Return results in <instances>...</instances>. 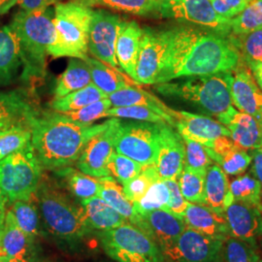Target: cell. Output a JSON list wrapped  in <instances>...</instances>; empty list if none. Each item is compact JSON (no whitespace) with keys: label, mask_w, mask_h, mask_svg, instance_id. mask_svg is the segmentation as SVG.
<instances>
[{"label":"cell","mask_w":262,"mask_h":262,"mask_svg":"<svg viewBox=\"0 0 262 262\" xmlns=\"http://www.w3.org/2000/svg\"><path fill=\"white\" fill-rule=\"evenodd\" d=\"M261 237H262V235H261Z\"/></svg>","instance_id":"60"},{"label":"cell","mask_w":262,"mask_h":262,"mask_svg":"<svg viewBox=\"0 0 262 262\" xmlns=\"http://www.w3.org/2000/svg\"><path fill=\"white\" fill-rule=\"evenodd\" d=\"M118 121L119 119L117 118L110 119L107 128L86 143L76 161V166L80 171L95 178L111 176L108 164L116 151L114 137Z\"/></svg>","instance_id":"14"},{"label":"cell","mask_w":262,"mask_h":262,"mask_svg":"<svg viewBox=\"0 0 262 262\" xmlns=\"http://www.w3.org/2000/svg\"><path fill=\"white\" fill-rule=\"evenodd\" d=\"M159 179L155 164L144 166L135 178L122 186L123 192L132 203H136L147 192L149 187Z\"/></svg>","instance_id":"44"},{"label":"cell","mask_w":262,"mask_h":262,"mask_svg":"<svg viewBox=\"0 0 262 262\" xmlns=\"http://www.w3.org/2000/svg\"><path fill=\"white\" fill-rule=\"evenodd\" d=\"M225 241L186 227L175 245L163 253L165 262H219Z\"/></svg>","instance_id":"13"},{"label":"cell","mask_w":262,"mask_h":262,"mask_svg":"<svg viewBox=\"0 0 262 262\" xmlns=\"http://www.w3.org/2000/svg\"><path fill=\"white\" fill-rule=\"evenodd\" d=\"M36 197L45 225L56 238L67 243H75L93 230L84 208L76 205L56 187L41 181Z\"/></svg>","instance_id":"4"},{"label":"cell","mask_w":262,"mask_h":262,"mask_svg":"<svg viewBox=\"0 0 262 262\" xmlns=\"http://www.w3.org/2000/svg\"><path fill=\"white\" fill-rule=\"evenodd\" d=\"M37 108L23 91L0 92V133L11 128L30 123Z\"/></svg>","instance_id":"21"},{"label":"cell","mask_w":262,"mask_h":262,"mask_svg":"<svg viewBox=\"0 0 262 262\" xmlns=\"http://www.w3.org/2000/svg\"><path fill=\"white\" fill-rule=\"evenodd\" d=\"M54 15L51 7L20 10L9 25L19 39L24 81L41 80L46 75L49 49L56 39Z\"/></svg>","instance_id":"3"},{"label":"cell","mask_w":262,"mask_h":262,"mask_svg":"<svg viewBox=\"0 0 262 262\" xmlns=\"http://www.w3.org/2000/svg\"><path fill=\"white\" fill-rule=\"evenodd\" d=\"M170 191L168 210L174 215L184 219L187 209V201L183 196L177 180H164Z\"/></svg>","instance_id":"50"},{"label":"cell","mask_w":262,"mask_h":262,"mask_svg":"<svg viewBox=\"0 0 262 262\" xmlns=\"http://www.w3.org/2000/svg\"><path fill=\"white\" fill-rule=\"evenodd\" d=\"M91 8H105L135 16L159 15L162 0H73Z\"/></svg>","instance_id":"33"},{"label":"cell","mask_w":262,"mask_h":262,"mask_svg":"<svg viewBox=\"0 0 262 262\" xmlns=\"http://www.w3.org/2000/svg\"><path fill=\"white\" fill-rule=\"evenodd\" d=\"M54 10L56 39L49 49V56L86 59L94 9L70 0L57 3Z\"/></svg>","instance_id":"6"},{"label":"cell","mask_w":262,"mask_h":262,"mask_svg":"<svg viewBox=\"0 0 262 262\" xmlns=\"http://www.w3.org/2000/svg\"><path fill=\"white\" fill-rule=\"evenodd\" d=\"M64 0H19L18 4L24 11H34L56 5Z\"/></svg>","instance_id":"51"},{"label":"cell","mask_w":262,"mask_h":262,"mask_svg":"<svg viewBox=\"0 0 262 262\" xmlns=\"http://www.w3.org/2000/svg\"><path fill=\"white\" fill-rule=\"evenodd\" d=\"M241 61L229 36L190 27L171 28L167 56L157 84L232 71Z\"/></svg>","instance_id":"1"},{"label":"cell","mask_w":262,"mask_h":262,"mask_svg":"<svg viewBox=\"0 0 262 262\" xmlns=\"http://www.w3.org/2000/svg\"><path fill=\"white\" fill-rule=\"evenodd\" d=\"M170 202V191L164 180L159 179L156 181L142 196L140 200L133 203L134 209L138 215L143 216L145 214L159 210H168Z\"/></svg>","instance_id":"39"},{"label":"cell","mask_w":262,"mask_h":262,"mask_svg":"<svg viewBox=\"0 0 262 262\" xmlns=\"http://www.w3.org/2000/svg\"><path fill=\"white\" fill-rule=\"evenodd\" d=\"M105 253L118 262H165L159 245L130 223L99 232Z\"/></svg>","instance_id":"8"},{"label":"cell","mask_w":262,"mask_h":262,"mask_svg":"<svg viewBox=\"0 0 262 262\" xmlns=\"http://www.w3.org/2000/svg\"><path fill=\"white\" fill-rule=\"evenodd\" d=\"M56 172L66 180L69 190L79 200L83 201L92 197L98 196L100 190L99 179L92 177L79 169L71 167L60 169Z\"/></svg>","instance_id":"35"},{"label":"cell","mask_w":262,"mask_h":262,"mask_svg":"<svg viewBox=\"0 0 262 262\" xmlns=\"http://www.w3.org/2000/svg\"><path fill=\"white\" fill-rule=\"evenodd\" d=\"M205 175L206 172H199L184 167L177 181L183 196L187 202L205 205Z\"/></svg>","instance_id":"38"},{"label":"cell","mask_w":262,"mask_h":262,"mask_svg":"<svg viewBox=\"0 0 262 262\" xmlns=\"http://www.w3.org/2000/svg\"><path fill=\"white\" fill-rule=\"evenodd\" d=\"M215 12L225 19L239 15L253 0H210Z\"/></svg>","instance_id":"49"},{"label":"cell","mask_w":262,"mask_h":262,"mask_svg":"<svg viewBox=\"0 0 262 262\" xmlns=\"http://www.w3.org/2000/svg\"><path fill=\"white\" fill-rule=\"evenodd\" d=\"M113 107L125 106H144L161 115L166 122L175 127V120L172 117L173 109L169 108L156 95L144 91L137 85H129L114 94L108 95Z\"/></svg>","instance_id":"26"},{"label":"cell","mask_w":262,"mask_h":262,"mask_svg":"<svg viewBox=\"0 0 262 262\" xmlns=\"http://www.w3.org/2000/svg\"><path fill=\"white\" fill-rule=\"evenodd\" d=\"M252 73H253V78L256 82L257 85L259 86V89L262 91V63L258 66H254L251 69Z\"/></svg>","instance_id":"54"},{"label":"cell","mask_w":262,"mask_h":262,"mask_svg":"<svg viewBox=\"0 0 262 262\" xmlns=\"http://www.w3.org/2000/svg\"><path fill=\"white\" fill-rule=\"evenodd\" d=\"M31 142L30 123L17 125L0 133V160L16 150H20Z\"/></svg>","instance_id":"43"},{"label":"cell","mask_w":262,"mask_h":262,"mask_svg":"<svg viewBox=\"0 0 262 262\" xmlns=\"http://www.w3.org/2000/svg\"><path fill=\"white\" fill-rule=\"evenodd\" d=\"M204 193L205 205L222 215L225 214V208L233 201L229 192L227 175L215 162L207 169Z\"/></svg>","instance_id":"29"},{"label":"cell","mask_w":262,"mask_h":262,"mask_svg":"<svg viewBox=\"0 0 262 262\" xmlns=\"http://www.w3.org/2000/svg\"><path fill=\"white\" fill-rule=\"evenodd\" d=\"M43 166L30 143L0 160V188L8 202L33 200L42 181Z\"/></svg>","instance_id":"7"},{"label":"cell","mask_w":262,"mask_h":262,"mask_svg":"<svg viewBox=\"0 0 262 262\" xmlns=\"http://www.w3.org/2000/svg\"><path fill=\"white\" fill-rule=\"evenodd\" d=\"M123 20L108 11L94 9L88 40L89 53L93 57L118 71L122 69L117 60L116 46Z\"/></svg>","instance_id":"11"},{"label":"cell","mask_w":262,"mask_h":262,"mask_svg":"<svg viewBox=\"0 0 262 262\" xmlns=\"http://www.w3.org/2000/svg\"><path fill=\"white\" fill-rule=\"evenodd\" d=\"M258 262H262V260H259V261H258Z\"/></svg>","instance_id":"59"},{"label":"cell","mask_w":262,"mask_h":262,"mask_svg":"<svg viewBox=\"0 0 262 262\" xmlns=\"http://www.w3.org/2000/svg\"><path fill=\"white\" fill-rule=\"evenodd\" d=\"M99 179L100 190L98 196L101 197L113 209L127 220L131 225L137 226L145 232L144 219L138 215L130 200L125 196L121 184L112 176Z\"/></svg>","instance_id":"28"},{"label":"cell","mask_w":262,"mask_h":262,"mask_svg":"<svg viewBox=\"0 0 262 262\" xmlns=\"http://www.w3.org/2000/svg\"><path fill=\"white\" fill-rule=\"evenodd\" d=\"M230 132V139L244 150H255L262 147V122L253 116L238 111L230 106L216 117Z\"/></svg>","instance_id":"19"},{"label":"cell","mask_w":262,"mask_h":262,"mask_svg":"<svg viewBox=\"0 0 262 262\" xmlns=\"http://www.w3.org/2000/svg\"><path fill=\"white\" fill-rule=\"evenodd\" d=\"M230 93L232 105L238 111L249 114L262 122V91L251 69L242 61L232 70Z\"/></svg>","instance_id":"18"},{"label":"cell","mask_w":262,"mask_h":262,"mask_svg":"<svg viewBox=\"0 0 262 262\" xmlns=\"http://www.w3.org/2000/svg\"><path fill=\"white\" fill-rule=\"evenodd\" d=\"M142 217L146 225L145 232L159 245L162 253H166L175 245L187 227L184 219L166 209L151 211Z\"/></svg>","instance_id":"20"},{"label":"cell","mask_w":262,"mask_h":262,"mask_svg":"<svg viewBox=\"0 0 262 262\" xmlns=\"http://www.w3.org/2000/svg\"><path fill=\"white\" fill-rule=\"evenodd\" d=\"M172 117L175 120V128L183 138L195 141L207 148L220 137H230V132L225 125L210 117L176 110L172 111Z\"/></svg>","instance_id":"16"},{"label":"cell","mask_w":262,"mask_h":262,"mask_svg":"<svg viewBox=\"0 0 262 262\" xmlns=\"http://www.w3.org/2000/svg\"><path fill=\"white\" fill-rule=\"evenodd\" d=\"M185 141L175 127L158 123V152L155 166L161 180H177L185 165Z\"/></svg>","instance_id":"15"},{"label":"cell","mask_w":262,"mask_h":262,"mask_svg":"<svg viewBox=\"0 0 262 262\" xmlns=\"http://www.w3.org/2000/svg\"><path fill=\"white\" fill-rule=\"evenodd\" d=\"M23 69L19 39L10 26L0 27V85H8Z\"/></svg>","instance_id":"25"},{"label":"cell","mask_w":262,"mask_h":262,"mask_svg":"<svg viewBox=\"0 0 262 262\" xmlns=\"http://www.w3.org/2000/svg\"><path fill=\"white\" fill-rule=\"evenodd\" d=\"M231 81L232 71H228L157 84L156 90L162 95L195 104L205 112L217 117L232 106Z\"/></svg>","instance_id":"5"},{"label":"cell","mask_w":262,"mask_h":262,"mask_svg":"<svg viewBox=\"0 0 262 262\" xmlns=\"http://www.w3.org/2000/svg\"><path fill=\"white\" fill-rule=\"evenodd\" d=\"M159 16L193 24L224 36L231 33V19L220 16L210 0H162Z\"/></svg>","instance_id":"10"},{"label":"cell","mask_w":262,"mask_h":262,"mask_svg":"<svg viewBox=\"0 0 262 262\" xmlns=\"http://www.w3.org/2000/svg\"><path fill=\"white\" fill-rule=\"evenodd\" d=\"M18 2L19 0H0V16L8 13Z\"/></svg>","instance_id":"53"},{"label":"cell","mask_w":262,"mask_h":262,"mask_svg":"<svg viewBox=\"0 0 262 262\" xmlns=\"http://www.w3.org/2000/svg\"><path fill=\"white\" fill-rule=\"evenodd\" d=\"M171 29L143 28L140 51L136 66V82L156 84L168 52Z\"/></svg>","instance_id":"12"},{"label":"cell","mask_w":262,"mask_h":262,"mask_svg":"<svg viewBox=\"0 0 262 262\" xmlns=\"http://www.w3.org/2000/svg\"><path fill=\"white\" fill-rule=\"evenodd\" d=\"M225 221L230 237L256 247L262 235V212L256 207L233 200L225 210Z\"/></svg>","instance_id":"17"},{"label":"cell","mask_w":262,"mask_h":262,"mask_svg":"<svg viewBox=\"0 0 262 262\" xmlns=\"http://www.w3.org/2000/svg\"><path fill=\"white\" fill-rule=\"evenodd\" d=\"M143 168L144 165L139 162L116 151L113 154L108 164V169L111 176L122 186L135 178Z\"/></svg>","instance_id":"46"},{"label":"cell","mask_w":262,"mask_h":262,"mask_svg":"<svg viewBox=\"0 0 262 262\" xmlns=\"http://www.w3.org/2000/svg\"><path fill=\"white\" fill-rule=\"evenodd\" d=\"M0 262H11V258H7V257H0Z\"/></svg>","instance_id":"58"},{"label":"cell","mask_w":262,"mask_h":262,"mask_svg":"<svg viewBox=\"0 0 262 262\" xmlns=\"http://www.w3.org/2000/svg\"><path fill=\"white\" fill-rule=\"evenodd\" d=\"M84 61L90 67L92 83L107 95L129 85H138L135 81L126 74H123L122 71H118L94 57L89 56Z\"/></svg>","instance_id":"30"},{"label":"cell","mask_w":262,"mask_h":262,"mask_svg":"<svg viewBox=\"0 0 262 262\" xmlns=\"http://www.w3.org/2000/svg\"><path fill=\"white\" fill-rule=\"evenodd\" d=\"M252 162H253V166H252V174L254 176V178L256 179L260 185L261 188V196H262V147L253 150V155H252Z\"/></svg>","instance_id":"52"},{"label":"cell","mask_w":262,"mask_h":262,"mask_svg":"<svg viewBox=\"0 0 262 262\" xmlns=\"http://www.w3.org/2000/svg\"><path fill=\"white\" fill-rule=\"evenodd\" d=\"M229 192L233 200L251 204L262 212L261 188L252 173L238 176L229 183Z\"/></svg>","instance_id":"37"},{"label":"cell","mask_w":262,"mask_h":262,"mask_svg":"<svg viewBox=\"0 0 262 262\" xmlns=\"http://www.w3.org/2000/svg\"><path fill=\"white\" fill-rule=\"evenodd\" d=\"M184 220L187 227L213 239L225 241L230 237L225 215L206 205L187 202Z\"/></svg>","instance_id":"22"},{"label":"cell","mask_w":262,"mask_h":262,"mask_svg":"<svg viewBox=\"0 0 262 262\" xmlns=\"http://www.w3.org/2000/svg\"><path fill=\"white\" fill-rule=\"evenodd\" d=\"M8 203V199L3 193L2 189L0 188V219H4L6 214V205Z\"/></svg>","instance_id":"55"},{"label":"cell","mask_w":262,"mask_h":262,"mask_svg":"<svg viewBox=\"0 0 262 262\" xmlns=\"http://www.w3.org/2000/svg\"><path fill=\"white\" fill-rule=\"evenodd\" d=\"M185 165L184 167L199 172H206L214 162L210 158L206 147L195 141L185 139Z\"/></svg>","instance_id":"47"},{"label":"cell","mask_w":262,"mask_h":262,"mask_svg":"<svg viewBox=\"0 0 262 262\" xmlns=\"http://www.w3.org/2000/svg\"><path fill=\"white\" fill-rule=\"evenodd\" d=\"M114 147L118 154L147 166L155 164L158 152V123L123 122L119 119Z\"/></svg>","instance_id":"9"},{"label":"cell","mask_w":262,"mask_h":262,"mask_svg":"<svg viewBox=\"0 0 262 262\" xmlns=\"http://www.w3.org/2000/svg\"><path fill=\"white\" fill-rule=\"evenodd\" d=\"M104 118H117L121 120L151 122V123L166 122L164 118L161 115H159V113L144 106L112 107L104 114L103 119Z\"/></svg>","instance_id":"45"},{"label":"cell","mask_w":262,"mask_h":262,"mask_svg":"<svg viewBox=\"0 0 262 262\" xmlns=\"http://www.w3.org/2000/svg\"><path fill=\"white\" fill-rule=\"evenodd\" d=\"M11 262H37L33 257V254L27 255V256H18L11 258Z\"/></svg>","instance_id":"56"},{"label":"cell","mask_w":262,"mask_h":262,"mask_svg":"<svg viewBox=\"0 0 262 262\" xmlns=\"http://www.w3.org/2000/svg\"><path fill=\"white\" fill-rule=\"evenodd\" d=\"M109 122L83 123L62 113L38 111L30 120L31 144L43 168L57 171L70 167L86 143L105 130Z\"/></svg>","instance_id":"2"},{"label":"cell","mask_w":262,"mask_h":262,"mask_svg":"<svg viewBox=\"0 0 262 262\" xmlns=\"http://www.w3.org/2000/svg\"><path fill=\"white\" fill-rule=\"evenodd\" d=\"M92 82L90 67L84 59L70 58L67 68L57 79L54 99L81 90L92 84Z\"/></svg>","instance_id":"32"},{"label":"cell","mask_w":262,"mask_h":262,"mask_svg":"<svg viewBox=\"0 0 262 262\" xmlns=\"http://www.w3.org/2000/svg\"><path fill=\"white\" fill-rule=\"evenodd\" d=\"M207 151L212 160L224 170L226 175L242 174L252 163V156L237 146L230 137L223 136L215 139Z\"/></svg>","instance_id":"24"},{"label":"cell","mask_w":262,"mask_h":262,"mask_svg":"<svg viewBox=\"0 0 262 262\" xmlns=\"http://www.w3.org/2000/svg\"><path fill=\"white\" fill-rule=\"evenodd\" d=\"M81 205L84 208L88 223L93 230H109L128 223L127 220L113 209L101 197L85 199L81 201Z\"/></svg>","instance_id":"31"},{"label":"cell","mask_w":262,"mask_h":262,"mask_svg":"<svg viewBox=\"0 0 262 262\" xmlns=\"http://www.w3.org/2000/svg\"><path fill=\"white\" fill-rule=\"evenodd\" d=\"M4 219H0V237H1V234H2V229H3V225H4Z\"/></svg>","instance_id":"57"},{"label":"cell","mask_w":262,"mask_h":262,"mask_svg":"<svg viewBox=\"0 0 262 262\" xmlns=\"http://www.w3.org/2000/svg\"><path fill=\"white\" fill-rule=\"evenodd\" d=\"M21 230L35 240L41 234L37 208L33 200H18L12 203L11 208Z\"/></svg>","instance_id":"40"},{"label":"cell","mask_w":262,"mask_h":262,"mask_svg":"<svg viewBox=\"0 0 262 262\" xmlns=\"http://www.w3.org/2000/svg\"><path fill=\"white\" fill-rule=\"evenodd\" d=\"M261 28L262 0H253L239 15L231 19L230 35H244Z\"/></svg>","instance_id":"41"},{"label":"cell","mask_w":262,"mask_h":262,"mask_svg":"<svg viewBox=\"0 0 262 262\" xmlns=\"http://www.w3.org/2000/svg\"><path fill=\"white\" fill-rule=\"evenodd\" d=\"M34 240L19 227L12 210H6L0 237V257L14 258L32 254Z\"/></svg>","instance_id":"27"},{"label":"cell","mask_w":262,"mask_h":262,"mask_svg":"<svg viewBox=\"0 0 262 262\" xmlns=\"http://www.w3.org/2000/svg\"><path fill=\"white\" fill-rule=\"evenodd\" d=\"M142 36L143 28L136 21L123 20L116 46L117 60L122 72L135 82Z\"/></svg>","instance_id":"23"},{"label":"cell","mask_w":262,"mask_h":262,"mask_svg":"<svg viewBox=\"0 0 262 262\" xmlns=\"http://www.w3.org/2000/svg\"><path fill=\"white\" fill-rule=\"evenodd\" d=\"M108 97L95 84H90L81 90L67 94L63 97L53 99L50 103L51 109L56 112L69 113L80 110L88 105L94 103L98 100Z\"/></svg>","instance_id":"34"},{"label":"cell","mask_w":262,"mask_h":262,"mask_svg":"<svg viewBox=\"0 0 262 262\" xmlns=\"http://www.w3.org/2000/svg\"><path fill=\"white\" fill-rule=\"evenodd\" d=\"M112 107L110 99L106 97L91 105H88L80 110L64 113V115L77 122L93 123L95 121L103 119L104 114Z\"/></svg>","instance_id":"48"},{"label":"cell","mask_w":262,"mask_h":262,"mask_svg":"<svg viewBox=\"0 0 262 262\" xmlns=\"http://www.w3.org/2000/svg\"><path fill=\"white\" fill-rule=\"evenodd\" d=\"M260 257L256 247L242 240L229 237L223 245L219 262H258Z\"/></svg>","instance_id":"42"},{"label":"cell","mask_w":262,"mask_h":262,"mask_svg":"<svg viewBox=\"0 0 262 262\" xmlns=\"http://www.w3.org/2000/svg\"><path fill=\"white\" fill-rule=\"evenodd\" d=\"M237 48L241 60L252 69L262 63V28L250 33L233 36L229 35Z\"/></svg>","instance_id":"36"}]
</instances>
